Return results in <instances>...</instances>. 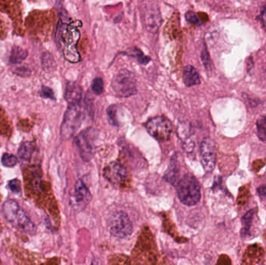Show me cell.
Returning a JSON list of instances; mask_svg holds the SVG:
<instances>
[{
    "label": "cell",
    "mask_w": 266,
    "mask_h": 265,
    "mask_svg": "<svg viewBox=\"0 0 266 265\" xmlns=\"http://www.w3.org/2000/svg\"><path fill=\"white\" fill-rule=\"evenodd\" d=\"M2 213L7 221L22 233L32 235L36 231L28 215L16 201H6L3 205Z\"/></svg>",
    "instance_id": "1"
},
{
    "label": "cell",
    "mask_w": 266,
    "mask_h": 265,
    "mask_svg": "<svg viewBox=\"0 0 266 265\" xmlns=\"http://www.w3.org/2000/svg\"><path fill=\"white\" fill-rule=\"evenodd\" d=\"M177 194L181 203L187 206L196 205L201 198V187L194 176L186 173L177 183Z\"/></svg>",
    "instance_id": "2"
},
{
    "label": "cell",
    "mask_w": 266,
    "mask_h": 265,
    "mask_svg": "<svg viewBox=\"0 0 266 265\" xmlns=\"http://www.w3.org/2000/svg\"><path fill=\"white\" fill-rule=\"evenodd\" d=\"M57 34L58 43L62 48L65 58L72 62L78 61L80 55L77 52V44L80 37L79 31L71 26L61 25Z\"/></svg>",
    "instance_id": "3"
},
{
    "label": "cell",
    "mask_w": 266,
    "mask_h": 265,
    "mask_svg": "<svg viewBox=\"0 0 266 265\" xmlns=\"http://www.w3.org/2000/svg\"><path fill=\"white\" fill-rule=\"evenodd\" d=\"M84 120V108L81 104H69L61 123L60 135L62 140H70L80 128Z\"/></svg>",
    "instance_id": "4"
},
{
    "label": "cell",
    "mask_w": 266,
    "mask_h": 265,
    "mask_svg": "<svg viewBox=\"0 0 266 265\" xmlns=\"http://www.w3.org/2000/svg\"><path fill=\"white\" fill-rule=\"evenodd\" d=\"M111 87L119 97H128L137 93V80L131 72L122 70L113 78Z\"/></svg>",
    "instance_id": "5"
},
{
    "label": "cell",
    "mask_w": 266,
    "mask_h": 265,
    "mask_svg": "<svg viewBox=\"0 0 266 265\" xmlns=\"http://www.w3.org/2000/svg\"><path fill=\"white\" fill-rule=\"evenodd\" d=\"M140 14L146 30L157 33L162 21L158 6L153 1H144L140 5Z\"/></svg>",
    "instance_id": "6"
},
{
    "label": "cell",
    "mask_w": 266,
    "mask_h": 265,
    "mask_svg": "<svg viewBox=\"0 0 266 265\" xmlns=\"http://www.w3.org/2000/svg\"><path fill=\"white\" fill-rule=\"evenodd\" d=\"M146 128L149 134L157 141L166 142L171 138L173 124L167 117L157 116L147 121Z\"/></svg>",
    "instance_id": "7"
},
{
    "label": "cell",
    "mask_w": 266,
    "mask_h": 265,
    "mask_svg": "<svg viewBox=\"0 0 266 265\" xmlns=\"http://www.w3.org/2000/svg\"><path fill=\"white\" fill-rule=\"evenodd\" d=\"M108 229L113 236L122 239L131 234L133 227L128 215L121 211L114 213L110 218Z\"/></svg>",
    "instance_id": "8"
},
{
    "label": "cell",
    "mask_w": 266,
    "mask_h": 265,
    "mask_svg": "<svg viewBox=\"0 0 266 265\" xmlns=\"http://www.w3.org/2000/svg\"><path fill=\"white\" fill-rule=\"evenodd\" d=\"M81 158L84 161H90L94 157L96 150V131L92 128L83 131L75 138Z\"/></svg>",
    "instance_id": "9"
},
{
    "label": "cell",
    "mask_w": 266,
    "mask_h": 265,
    "mask_svg": "<svg viewBox=\"0 0 266 265\" xmlns=\"http://www.w3.org/2000/svg\"><path fill=\"white\" fill-rule=\"evenodd\" d=\"M200 155L203 168L210 173L215 168L217 162V149L215 142L210 138H205L200 144Z\"/></svg>",
    "instance_id": "10"
},
{
    "label": "cell",
    "mask_w": 266,
    "mask_h": 265,
    "mask_svg": "<svg viewBox=\"0 0 266 265\" xmlns=\"http://www.w3.org/2000/svg\"><path fill=\"white\" fill-rule=\"evenodd\" d=\"M103 176L113 185H120L126 180V168L121 163L111 162L104 167Z\"/></svg>",
    "instance_id": "11"
},
{
    "label": "cell",
    "mask_w": 266,
    "mask_h": 265,
    "mask_svg": "<svg viewBox=\"0 0 266 265\" xmlns=\"http://www.w3.org/2000/svg\"><path fill=\"white\" fill-rule=\"evenodd\" d=\"M74 197L77 204L81 209H84L89 203H91L92 199L90 190H88L82 180H77L75 184V191H74Z\"/></svg>",
    "instance_id": "12"
},
{
    "label": "cell",
    "mask_w": 266,
    "mask_h": 265,
    "mask_svg": "<svg viewBox=\"0 0 266 265\" xmlns=\"http://www.w3.org/2000/svg\"><path fill=\"white\" fill-rule=\"evenodd\" d=\"M83 97V90L81 86L74 82H70L66 85L65 99L69 104H81Z\"/></svg>",
    "instance_id": "13"
},
{
    "label": "cell",
    "mask_w": 266,
    "mask_h": 265,
    "mask_svg": "<svg viewBox=\"0 0 266 265\" xmlns=\"http://www.w3.org/2000/svg\"><path fill=\"white\" fill-rule=\"evenodd\" d=\"M183 80L186 87H190L200 84V77L196 69L187 65L183 70Z\"/></svg>",
    "instance_id": "14"
},
{
    "label": "cell",
    "mask_w": 266,
    "mask_h": 265,
    "mask_svg": "<svg viewBox=\"0 0 266 265\" xmlns=\"http://www.w3.org/2000/svg\"><path fill=\"white\" fill-rule=\"evenodd\" d=\"M28 57V51L23 49L21 47L14 46L11 50L10 55V62L12 64L22 62Z\"/></svg>",
    "instance_id": "15"
},
{
    "label": "cell",
    "mask_w": 266,
    "mask_h": 265,
    "mask_svg": "<svg viewBox=\"0 0 266 265\" xmlns=\"http://www.w3.org/2000/svg\"><path fill=\"white\" fill-rule=\"evenodd\" d=\"M34 150V148L32 143H30V142H25V143H22L20 146L19 150H18L19 158L24 161H28L32 157Z\"/></svg>",
    "instance_id": "16"
},
{
    "label": "cell",
    "mask_w": 266,
    "mask_h": 265,
    "mask_svg": "<svg viewBox=\"0 0 266 265\" xmlns=\"http://www.w3.org/2000/svg\"><path fill=\"white\" fill-rule=\"evenodd\" d=\"M254 213H255V210H254V209H252L243 216L242 219H241L243 226L242 230H241V235L243 236H247V235L249 234Z\"/></svg>",
    "instance_id": "17"
},
{
    "label": "cell",
    "mask_w": 266,
    "mask_h": 265,
    "mask_svg": "<svg viewBox=\"0 0 266 265\" xmlns=\"http://www.w3.org/2000/svg\"><path fill=\"white\" fill-rule=\"evenodd\" d=\"M257 134L261 141L266 143V115L261 116L256 123Z\"/></svg>",
    "instance_id": "18"
},
{
    "label": "cell",
    "mask_w": 266,
    "mask_h": 265,
    "mask_svg": "<svg viewBox=\"0 0 266 265\" xmlns=\"http://www.w3.org/2000/svg\"><path fill=\"white\" fill-rule=\"evenodd\" d=\"M129 52L130 56L137 58V61L141 64H147L150 61V58L144 55V53L138 48H133L131 51H129Z\"/></svg>",
    "instance_id": "19"
},
{
    "label": "cell",
    "mask_w": 266,
    "mask_h": 265,
    "mask_svg": "<svg viewBox=\"0 0 266 265\" xmlns=\"http://www.w3.org/2000/svg\"><path fill=\"white\" fill-rule=\"evenodd\" d=\"M3 165L6 167H14L18 161V159L14 155L10 154V153H4L3 155L2 160Z\"/></svg>",
    "instance_id": "20"
},
{
    "label": "cell",
    "mask_w": 266,
    "mask_h": 265,
    "mask_svg": "<svg viewBox=\"0 0 266 265\" xmlns=\"http://www.w3.org/2000/svg\"><path fill=\"white\" fill-rule=\"evenodd\" d=\"M92 90L96 95H101L104 92V82L100 77H97L93 80Z\"/></svg>",
    "instance_id": "21"
},
{
    "label": "cell",
    "mask_w": 266,
    "mask_h": 265,
    "mask_svg": "<svg viewBox=\"0 0 266 265\" xmlns=\"http://www.w3.org/2000/svg\"><path fill=\"white\" fill-rule=\"evenodd\" d=\"M201 58L203 64H204V67H205L207 70H210V69H211L212 61L211 59H210V54H209L206 45H204V48H203V51H202Z\"/></svg>",
    "instance_id": "22"
},
{
    "label": "cell",
    "mask_w": 266,
    "mask_h": 265,
    "mask_svg": "<svg viewBox=\"0 0 266 265\" xmlns=\"http://www.w3.org/2000/svg\"><path fill=\"white\" fill-rule=\"evenodd\" d=\"M8 185L13 193L20 194L21 192V181L18 179H14V180L9 181Z\"/></svg>",
    "instance_id": "23"
},
{
    "label": "cell",
    "mask_w": 266,
    "mask_h": 265,
    "mask_svg": "<svg viewBox=\"0 0 266 265\" xmlns=\"http://www.w3.org/2000/svg\"><path fill=\"white\" fill-rule=\"evenodd\" d=\"M117 108L115 106H111L108 108V115L109 117V121H111L113 125H118V120H117Z\"/></svg>",
    "instance_id": "24"
},
{
    "label": "cell",
    "mask_w": 266,
    "mask_h": 265,
    "mask_svg": "<svg viewBox=\"0 0 266 265\" xmlns=\"http://www.w3.org/2000/svg\"><path fill=\"white\" fill-rule=\"evenodd\" d=\"M40 96L43 98L51 99V100H55V95L54 92L49 87L42 86L41 91H40Z\"/></svg>",
    "instance_id": "25"
},
{
    "label": "cell",
    "mask_w": 266,
    "mask_h": 265,
    "mask_svg": "<svg viewBox=\"0 0 266 265\" xmlns=\"http://www.w3.org/2000/svg\"><path fill=\"white\" fill-rule=\"evenodd\" d=\"M185 18L190 24H194V25H200L201 24L200 20L198 19L196 14H194L192 11H188V12L186 13Z\"/></svg>",
    "instance_id": "26"
},
{
    "label": "cell",
    "mask_w": 266,
    "mask_h": 265,
    "mask_svg": "<svg viewBox=\"0 0 266 265\" xmlns=\"http://www.w3.org/2000/svg\"><path fill=\"white\" fill-rule=\"evenodd\" d=\"M14 73L20 77H27L31 75V72L29 69L26 68V67H19V68L16 69Z\"/></svg>",
    "instance_id": "27"
},
{
    "label": "cell",
    "mask_w": 266,
    "mask_h": 265,
    "mask_svg": "<svg viewBox=\"0 0 266 265\" xmlns=\"http://www.w3.org/2000/svg\"><path fill=\"white\" fill-rule=\"evenodd\" d=\"M257 192H258V195L260 197H266V184L264 185L260 186L258 189H257Z\"/></svg>",
    "instance_id": "28"
},
{
    "label": "cell",
    "mask_w": 266,
    "mask_h": 265,
    "mask_svg": "<svg viewBox=\"0 0 266 265\" xmlns=\"http://www.w3.org/2000/svg\"><path fill=\"white\" fill-rule=\"evenodd\" d=\"M254 67V62H253L252 58H248V61H247V71H249L251 69Z\"/></svg>",
    "instance_id": "29"
},
{
    "label": "cell",
    "mask_w": 266,
    "mask_h": 265,
    "mask_svg": "<svg viewBox=\"0 0 266 265\" xmlns=\"http://www.w3.org/2000/svg\"><path fill=\"white\" fill-rule=\"evenodd\" d=\"M265 72H266V68H265Z\"/></svg>",
    "instance_id": "30"
}]
</instances>
